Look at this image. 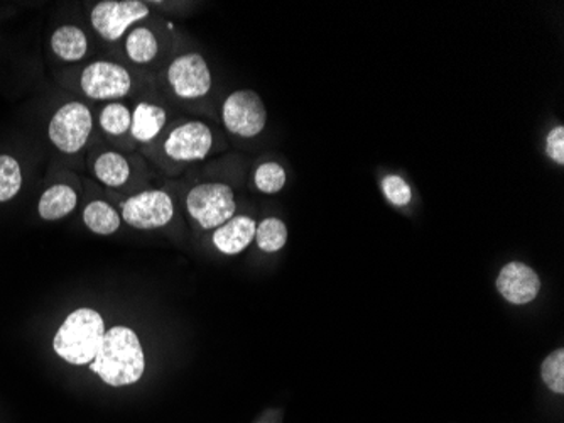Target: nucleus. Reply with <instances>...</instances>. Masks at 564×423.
<instances>
[{
    "label": "nucleus",
    "instance_id": "nucleus-1",
    "mask_svg": "<svg viewBox=\"0 0 564 423\" xmlns=\"http://www.w3.org/2000/svg\"><path fill=\"white\" fill-rule=\"evenodd\" d=\"M90 369L109 387H129L138 383L145 371L144 350L138 334L129 327H112L107 330L97 358Z\"/></svg>",
    "mask_w": 564,
    "mask_h": 423
},
{
    "label": "nucleus",
    "instance_id": "nucleus-2",
    "mask_svg": "<svg viewBox=\"0 0 564 423\" xmlns=\"http://www.w3.org/2000/svg\"><path fill=\"white\" fill-rule=\"evenodd\" d=\"M106 333V324L98 312L78 308L69 314L58 328L53 339V349L69 365H90L97 358Z\"/></svg>",
    "mask_w": 564,
    "mask_h": 423
},
{
    "label": "nucleus",
    "instance_id": "nucleus-3",
    "mask_svg": "<svg viewBox=\"0 0 564 423\" xmlns=\"http://www.w3.org/2000/svg\"><path fill=\"white\" fill-rule=\"evenodd\" d=\"M185 207L203 230H215L236 216V192L227 183H198L186 194Z\"/></svg>",
    "mask_w": 564,
    "mask_h": 423
},
{
    "label": "nucleus",
    "instance_id": "nucleus-4",
    "mask_svg": "<svg viewBox=\"0 0 564 423\" xmlns=\"http://www.w3.org/2000/svg\"><path fill=\"white\" fill-rule=\"evenodd\" d=\"M215 143L217 139L214 129L207 122L192 119L173 126L164 138L163 153L173 163H198L210 156Z\"/></svg>",
    "mask_w": 564,
    "mask_h": 423
},
{
    "label": "nucleus",
    "instance_id": "nucleus-5",
    "mask_svg": "<svg viewBox=\"0 0 564 423\" xmlns=\"http://www.w3.org/2000/svg\"><path fill=\"white\" fill-rule=\"evenodd\" d=\"M221 122L232 135L258 138L268 126V109L258 91L236 90L224 100Z\"/></svg>",
    "mask_w": 564,
    "mask_h": 423
},
{
    "label": "nucleus",
    "instance_id": "nucleus-6",
    "mask_svg": "<svg viewBox=\"0 0 564 423\" xmlns=\"http://www.w3.org/2000/svg\"><path fill=\"white\" fill-rule=\"evenodd\" d=\"M166 80L177 99H205L214 87L207 59L199 53L176 56L167 66Z\"/></svg>",
    "mask_w": 564,
    "mask_h": 423
},
{
    "label": "nucleus",
    "instance_id": "nucleus-7",
    "mask_svg": "<svg viewBox=\"0 0 564 423\" xmlns=\"http://www.w3.org/2000/svg\"><path fill=\"white\" fill-rule=\"evenodd\" d=\"M91 128H94V117L85 104H65L51 119V143L63 153H78L87 144Z\"/></svg>",
    "mask_w": 564,
    "mask_h": 423
},
{
    "label": "nucleus",
    "instance_id": "nucleus-8",
    "mask_svg": "<svg viewBox=\"0 0 564 423\" xmlns=\"http://www.w3.org/2000/svg\"><path fill=\"white\" fill-rule=\"evenodd\" d=\"M148 15V6L139 0H104L91 9L90 21L98 36L113 43Z\"/></svg>",
    "mask_w": 564,
    "mask_h": 423
},
{
    "label": "nucleus",
    "instance_id": "nucleus-9",
    "mask_svg": "<svg viewBox=\"0 0 564 423\" xmlns=\"http://www.w3.org/2000/svg\"><path fill=\"white\" fill-rule=\"evenodd\" d=\"M174 217V202L164 191H148L132 195L122 204V219L139 230H154L167 226Z\"/></svg>",
    "mask_w": 564,
    "mask_h": 423
},
{
    "label": "nucleus",
    "instance_id": "nucleus-10",
    "mask_svg": "<svg viewBox=\"0 0 564 423\" xmlns=\"http://www.w3.org/2000/svg\"><path fill=\"white\" fill-rule=\"evenodd\" d=\"M85 96L94 100H116L129 96L131 74L119 63L98 59L84 69L80 78Z\"/></svg>",
    "mask_w": 564,
    "mask_h": 423
},
{
    "label": "nucleus",
    "instance_id": "nucleus-11",
    "mask_svg": "<svg viewBox=\"0 0 564 423\" xmlns=\"http://www.w3.org/2000/svg\"><path fill=\"white\" fill-rule=\"evenodd\" d=\"M497 292L512 305H528L541 293V278L521 261H510L500 270L496 281Z\"/></svg>",
    "mask_w": 564,
    "mask_h": 423
},
{
    "label": "nucleus",
    "instance_id": "nucleus-12",
    "mask_svg": "<svg viewBox=\"0 0 564 423\" xmlns=\"http://www.w3.org/2000/svg\"><path fill=\"white\" fill-rule=\"evenodd\" d=\"M258 223L249 216H234L232 219L217 227L212 236L215 249L225 256H237L246 251L256 239Z\"/></svg>",
    "mask_w": 564,
    "mask_h": 423
},
{
    "label": "nucleus",
    "instance_id": "nucleus-13",
    "mask_svg": "<svg viewBox=\"0 0 564 423\" xmlns=\"http://www.w3.org/2000/svg\"><path fill=\"white\" fill-rule=\"evenodd\" d=\"M167 112L156 104L141 102L132 112L131 134L135 141L151 143L166 128Z\"/></svg>",
    "mask_w": 564,
    "mask_h": 423
},
{
    "label": "nucleus",
    "instance_id": "nucleus-14",
    "mask_svg": "<svg viewBox=\"0 0 564 423\" xmlns=\"http://www.w3.org/2000/svg\"><path fill=\"white\" fill-rule=\"evenodd\" d=\"M78 204V195L69 185H53L40 198L37 212L41 219L59 220L72 214Z\"/></svg>",
    "mask_w": 564,
    "mask_h": 423
},
{
    "label": "nucleus",
    "instance_id": "nucleus-15",
    "mask_svg": "<svg viewBox=\"0 0 564 423\" xmlns=\"http://www.w3.org/2000/svg\"><path fill=\"white\" fill-rule=\"evenodd\" d=\"M51 48L63 62H78L88 52V40L76 26H62L51 36Z\"/></svg>",
    "mask_w": 564,
    "mask_h": 423
},
{
    "label": "nucleus",
    "instance_id": "nucleus-16",
    "mask_svg": "<svg viewBox=\"0 0 564 423\" xmlns=\"http://www.w3.org/2000/svg\"><path fill=\"white\" fill-rule=\"evenodd\" d=\"M94 172L98 182L106 186H112V188H119V186L126 185L127 180L131 176V164L122 154L116 153V151H106L95 161Z\"/></svg>",
    "mask_w": 564,
    "mask_h": 423
},
{
    "label": "nucleus",
    "instance_id": "nucleus-17",
    "mask_svg": "<svg viewBox=\"0 0 564 423\" xmlns=\"http://www.w3.org/2000/svg\"><path fill=\"white\" fill-rule=\"evenodd\" d=\"M84 223L91 232L98 236H110L119 230L122 219L109 202L95 200L85 207Z\"/></svg>",
    "mask_w": 564,
    "mask_h": 423
},
{
    "label": "nucleus",
    "instance_id": "nucleus-18",
    "mask_svg": "<svg viewBox=\"0 0 564 423\" xmlns=\"http://www.w3.org/2000/svg\"><path fill=\"white\" fill-rule=\"evenodd\" d=\"M126 53L131 62L148 65L160 53V41L149 28H134L126 37Z\"/></svg>",
    "mask_w": 564,
    "mask_h": 423
},
{
    "label": "nucleus",
    "instance_id": "nucleus-19",
    "mask_svg": "<svg viewBox=\"0 0 564 423\" xmlns=\"http://www.w3.org/2000/svg\"><path fill=\"white\" fill-rule=\"evenodd\" d=\"M258 248L264 252L281 251L288 242V226L278 217H268V219L259 223L256 229V239Z\"/></svg>",
    "mask_w": 564,
    "mask_h": 423
},
{
    "label": "nucleus",
    "instance_id": "nucleus-20",
    "mask_svg": "<svg viewBox=\"0 0 564 423\" xmlns=\"http://www.w3.org/2000/svg\"><path fill=\"white\" fill-rule=\"evenodd\" d=\"M288 183V173L282 164L275 161H268V163L259 164L256 172H253V185L261 194L278 195L279 192L284 191Z\"/></svg>",
    "mask_w": 564,
    "mask_h": 423
},
{
    "label": "nucleus",
    "instance_id": "nucleus-21",
    "mask_svg": "<svg viewBox=\"0 0 564 423\" xmlns=\"http://www.w3.org/2000/svg\"><path fill=\"white\" fill-rule=\"evenodd\" d=\"M132 112L123 104L110 102L100 113V128L109 135H123L131 131Z\"/></svg>",
    "mask_w": 564,
    "mask_h": 423
},
{
    "label": "nucleus",
    "instance_id": "nucleus-22",
    "mask_svg": "<svg viewBox=\"0 0 564 423\" xmlns=\"http://www.w3.org/2000/svg\"><path fill=\"white\" fill-rule=\"evenodd\" d=\"M21 186L22 172L18 160L9 154H0V202L12 200Z\"/></svg>",
    "mask_w": 564,
    "mask_h": 423
},
{
    "label": "nucleus",
    "instance_id": "nucleus-23",
    "mask_svg": "<svg viewBox=\"0 0 564 423\" xmlns=\"http://www.w3.org/2000/svg\"><path fill=\"white\" fill-rule=\"evenodd\" d=\"M383 197L398 208L408 207L413 202V188L401 175H386L380 182Z\"/></svg>",
    "mask_w": 564,
    "mask_h": 423
},
{
    "label": "nucleus",
    "instance_id": "nucleus-24",
    "mask_svg": "<svg viewBox=\"0 0 564 423\" xmlns=\"http://www.w3.org/2000/svg\"><path fill=\"white\" fill-rule=\"evenodd\" d=\"M541 376L546 387L550 388L553 393H564V349L553 350L546 359H544L543 366H541Z\"/></svg>",
    "mask_w": 564,
    "mask_h": 423
},
{
    "label": "nucleus",
    "instance_id": "nucleus-25",
    "mask_svg": "<svg viewBox=\"0 0 564 423\" xmlns=\"http://www.w3.org/2000/svg\"><path fill=\"white\" fill-rule=\"evenodd\" d=\"M546 156L557 164L560 169L564 166V126L557 124L547 132L546 143H544Z\"/></svg>",
    "mask_w": 564,
    "mask_h": 423
}]
</instances>
